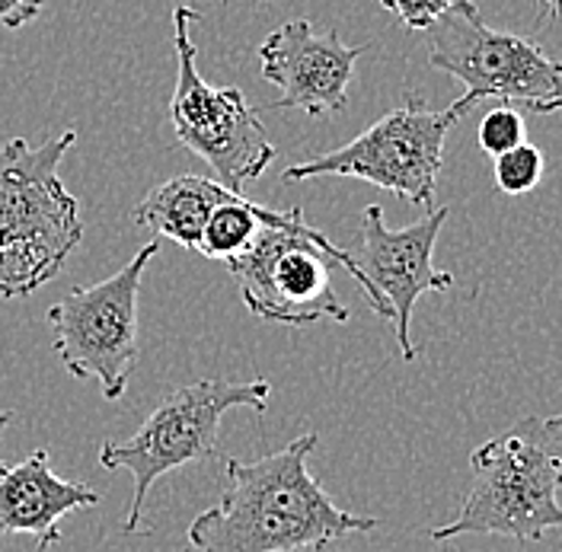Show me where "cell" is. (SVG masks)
Here are the masks:
<instances>
[{
    "label": "cell",
    "mask_w": 562,
    "mask_h": 552,
    "mask_svg": "<svg viewBox=\"0 0 562 552\" xmlns=\"http://www.w3.org/2000/svg\"><path fill=\"white\" fill-rule=\"evenodd\" d=\"M154 256L157 243H147L115 275L90 288H74L45 313L61 364L77 380L100 383L109 403L125 396L138 368L140 281Z\"/></svg>",
    "instance_id": "9c48e42d"
},
{
    "label": "cell",
    "mask_w": 562,
    "mask_h": 552,
    "mask_svg": "<svg viewBox=\"0 0 562 552\" xmlns=\"http://www.w3.org/2000/svg\"><path fill=\"white\" fill-rule=\"evenodd\" d=\"M425 33L428 65L467 87L451 103L460 119L483 100L527 105L540 115L562 109V61L521 35L492 30L473 0H454Z\"/></svg>",
    "instance_id": "8992f818"
},
{
    "label": "cell",
    "mask_w": 562,
    "mask_h": 552,
    "mask_svg": "<svg viewBox=\"0 0 562 552\" xmlns=\"http://www.w3.org/2000/svg\"><path fill=\"white\" fill-rule=\"evenodd\" d=\"M13 421V413H0V431ZM0 473H3V463H0Z\"/></svg>",
    "instance_id": "44dd1931"
},
{
    "label": "cell",
    "mask_w": 562,
    "mask_h": 552,
    "mask_svg": "<svg viewBox=\"0 0 562 552\" xmlns=\"http://www.w3.org/2000/svg\"><path fill=\"white\" fill-rule=\"evenodd\" d=\"M540 3H543L553 16H562V0H540Z\"/></svg>",
    "instance_id": "ffe728a7"
},
{
    "label": "cell",
    "mask_w": 562,
    "mask_h": 552,
    "mask_svg": "<svg viewBox=\"0 0 562 552\" xmlns=\"http://www.w3.org/2000/svg\"><path fill=\"white\" fill-rule=\"evenodd\" d=\"M45 0H0V26L3 30H23L42 13Z\"/></svg>",
    "instance_id": "ac0fdd59"
},
{
    "label": "cell",
    "mask_w": 562,
    "mask_h": 552,
    "mask_svg": "<svg viewBox=\"0 0 562 552\" xmlns=\"http://www.w3.org/2000/svg\"><path fill=\"white\" fill-rule=\"evenodd\" d=\"M199 20L202 13L189 3L173 10L176 87L170 125L179 144L202 157L224 189L244 195L246 185L276 160V144L237 87H211L199 74V52L192 42V26Z\"/></svg>",
    "instance_id": "52a82bcc"
},
{
    "label": "cell",
    "mask_w": 562,
    "mask_h": 552,
    "mask_svg": "<svg viewBox=\"0 0 562 552\" xmlns=\"http://www.w3.org/2000/svg\"><path fill=\"white\" fill-rule=\"evenodd\" d=\"M272 383L266 378L249 383L195 380L173 390L128 441H109L100 448L103 470H128L135 476V495L125 515V533H138L144 502L160 476L217 457L221 418L231 409H252L266 415Z\"/></svg>",
    "instance_id": "5b68a950"
},
{
    "label": "cell",
    "mask_w": 562,
    "mask_h": 552,
    "mask_svg": "<svg viewBox=\"0 0 562 552\" xmlns=\"http://www.w3.org/2000/svg\"><path fill=\"white\" fill-rule=\"evenodd\" d=\"M473 485L451 523L435 527L431 540L454 537H508L543 540L547 530H562L557 492L562 473L543 435V418H521L505 435L492 438L470 457Z\"/></svg>",
    "instance_id": "3957f363"
},
{
    "label": "cell",
    "mask_w": 562,
    "mask_h": 552,
    "mask_svg": "<svg viewBox=\"0 0 562 552\" xmlns=\"http://www.w3.org/2000/svg\"><path fill=\"white\" fill-rule=\"evenodd\" d=\"M527 128L521 112L515 105H495L483 115L480 122V147L490 154V157H498L512 147H518L525 140Z\"/></svg>",
    "instance_id": "2e32d148"
},
{
    "label": "cell",
    "mask_w": 562,
    "mask_h": 552,
    "mask_svg": "<svg viewBox=\"0 0 562 552\" xmlns=\"http://www.w3.org/2000/svg\"><path fill=\"white\" fill-rule=\"evenodd\" d=\"M457 122L460 112L454 105L438 112L428 109L419 97H406V103L390 109L384 119H378L346 147H336L307 164H294L281 179L291 185L319 176H346L431 211L438 176L445 167V138Z\"/></svg>",
    "instance_id": "ba28073f"
},
{
    "label": "cell",
    "mask_w": 562,
    "mask_h": 552,
    "mask_svg": "<svg viewBox=\"0 0 562 552\" xmlns=\"http://www.w3.org/2000/svg\"><path fill=\"white\" fill-rule=\"evenodd\" d=\"M361 52H368V45H342L336 30L319 33L311 20L284 23L259 45L262 80L281 87V97L256 112L301 109L314 119L346 112L351 74Z\"/></svg>",
    "instance_id": "8fae6325"
},
{
    "label": "cell",
    "mask_w": 562,
    "mask_h": 552,
    "mask_svg": "<svg viewBox=\"0 0 562 552\" xmlns=\"http://www.w3.org/2000/svg\"><path fill=\"white\" fill-rule=\"evenodd\" d=\"M224 185L205 176H173L154 185L140 205L135 207V224L144 230H154L157 237H170L189 252H199L202 230L209 224L211 211L221 205Z\"/></svg>",
    "instance_id": "4fadbf2b"
},
{
    "label": "cell",
    "mask_w": 562,
    "mask_h": 552,
    "mask_svg": "<svg viewBox=\"0 0 562 552\" xmlns=\"http://www.w3.org/2000/svg\"><path fill=\"white\" fill-rule=\"evenodd\" d=\"M543 435H547V444L553 450V457H557L562 473V413L543 418Z\"/></svg>",
    "instance_id": "d6986e66"
},
{
    "label": "cell",
    "mask_w": 562,
    "mask_h": 552,
    "mask_svg": "<svg viewBox=\"0 0 562 552\" xmlns=\"http://www.w3.org/2000/svg\"><path fill=\"white\" fill-rule=\"evenodd\" d=\"M543 179V150L521 140L518 147L495 157V185L505 195H527Z\"/></svg>",
    "instance_id": "9a60e30c"
},
{
    "label": "cell",
    "mask_w": 562,
    "mask_h": 552,
    "mask_svg": "<svg viewBox=\"0 0 562 552\" xmlns=\"http://www.w3.org/2000/svg\"><path fill=\"white\" fill-rule=\"evenodd\" d=\"M319 444L301 435L259 460L224 457L221 502L189 523L179 552H323L378 530V518L339 508L307 466Z\"/></svg>",
    "instance_id": "6da1fadb"
},
{
    "label": "cell",
    "mask_w": 562,
    "mask_h": 552,
    "mask_svg": "<svg viewBox=\"0 0 562 552\" xmlns=\"http://www.w3.org/2000/svg\"><path fill=\"white\" fill-rule=\"evenodd\" d=\"M448 217L451 207H431L416 224L390 230L381 205H368L361 214V249L351 256L358 266V288L368 294L374 313L393 323L403 361H416L419 354L409 333L416 301L428 291H448L454 284L451 272H441L431 262Z\"/></svg>",
    "instance_id": "30bf717a"
},
{
    "label": "cell",
    "mask_w": 562,
    "mask_h": 552,
    "mask_svg": "<svg viewBox=\"0 0 562 552\" xmlns=\"http://www.w3.org/2000/svg\"><path fill=\"white\" fill-rule=\"evenodd\" d=\"M77 144L68 128L33 147L26 138L0 147V297H30L61 275L83 240L80 202L61 182V160Z\"/></svg>",
    "instance_id": "7a4b0ae2"
},
{
    "label": "cell",
    "mask_w": 562,
    "mask_h": 552,
    "mask_svg": "<svg viewBox=\"0 0 562 552\" xmlns=\"http://www.w3.org/2000/svg\"><path fill=\"white\" fill-rule=\"evenodd\" d=\"M259 3H276V0H259Z\"/></svg>",
    "instance_id": "7402d4cb"
},
{
    "label": "cell",
    "mask_w": 562,
    "mask_h": 552,
    "mask_svg": "<svg viewBox=\"0 0 562 552\" xmlns=\"http://www.w3.org/2000/svg\"><path fill=\"white\" fill-rule=\"evenodd\" d=\"M90 505H100V492L55 476L52 453L38 448L0 473V540L10 533H30L38 552H48L61 543V518Z\"/></svg>",
    "instance_id": "7c38bea8"
},
{
    "label": "cell",
    "mask_w": 562,
    "mask_h": 552,
    "mask_svg": "<svg viewBox=\"0 0 562 552\" xmlns=\"http://www.w3.org/2000/svg\"><path fill=\"white\" fill-rule=\"evenodd\" d=\"M279 211L259 205V202H249L237 192H224L221 205L211 211L209 224L202 230V240H199V256L205 259H234L240 249L249 246V240L256 237V230L266 224V221H276Z\"/></svg>",
    "instance_id": "5bb4252c"
},
{
    "label": "cell",
    "mask_w": 562,
    "mask_h": 552,
    "mask_svg": "<svg viewBox=\"0 0 562 552\" xmlns=\"http://www.w3.org/2000/svg\"><path fill=\"white\" fill-rule=\"evenodd\" d=\"M454 0H381V7L390 10L406 30H428Z\"/></svg>",
    "instance_id": "e0dca14e"
},
{
    "label": "cell",
    "mask_w": 562,
    "mask_h": 552,
    "mask_svg": "<svg viewBox=\"0 0 562 552\" xmlns=\"http://www.w3.org/2000/svg\"><path fill=\"white\" fill-rule=\"evenodd\" d=\"M329 262L358 281V266L323 230L304 221L301 207L266 221L246 249L227 259L246 311L279 326L349 323V307L329 284Z\"/></svg>",
    "instance_id": "277c9868"
}]
</instances>
